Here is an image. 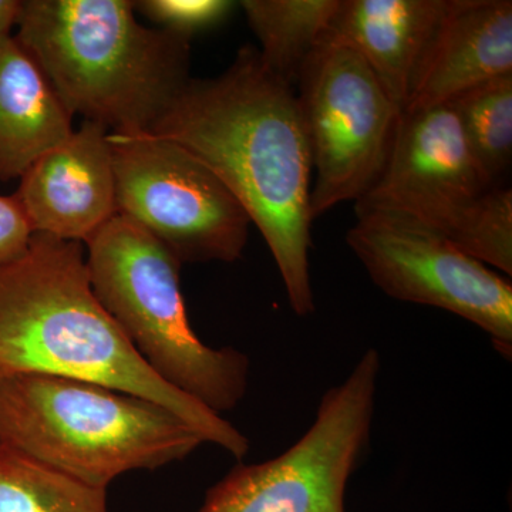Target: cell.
Masks as SVG:
<instances>
[{
	"mask_svg": "<svg viewBox=\"0 0 512 512\" xmlns=\"http://www.w3.org/2000/svg\"><path fill=\"white\" fill-rule=\"evenodd\" d=\"M146 136L180 144L217 175L264 237L295 315L315 312L312 158L296 92L244 46L214 79H191Z\"/></svg>",
	"mask_w": 512,
	"mask_h": 512,
	"instance_id": "1",
	"label": "cell"
},
{
	"mask_svg": "<svg viewBox=\"0 0 512 512\" xmlns=\"http://www.w3.org/2000/svg\"><path fill=\"white\" fill-rule=\"evenodd\" d=\"M22 375L103 384L160 404L204 443L241 461L249 440L220 414L153 372L97 301L80 242L33 234L25 254L0 266V380Z\"/></svg>",
	"mask_w": 512,
	"mask_h": 512,
	"instance_id": "2",
	"label": "cell"
},
{
	"mask_svg": "<svg viewBox=\"0 0 512 512\" xmlns=\"http://www.w3.org/2000/svg\"><path fill=\"white\" fill-rule=\"evenodd\" d=\"M127 0H23L16 39L72 116L146 136L190 82V39L140 25Z\"/></svg>",
	"mask_w": 512,
	"mask_h": 512,
	"instance_id": "3",
	"label": "cell"
},
{
	"mask_svg": "<svg viewBox=\"0 0 512 512\" xmlns=\"http://www.w3.org/2000/svg\"><path fill=\"white\" fill-rule=\"evenodd\" d=\"M0 444L107 490L128 471L184 460L204 440L160 404L103 384L22 375L0 380Z\"/></svg>",
	"mask_w": 512,
	"mask_h": 512,
	"instance_id": "4",
	"label": "cell"
},
{
	"mask_svg": "<svg viewBox=\"0 0 512 512\" xmlns=\"http://www.w3.org/2000/svg\"><path fill=\"white\" fill-rule=\"evenodd\" d=\"M86 245L93 293L144 362L211 412L234 410L247 394L248 356L198 338L181 293L177 256L119 214Z\"/></svg>",
	"mask_w": 512,
	"mask_h": 512,
	"instance_id": "5",
	"label": "cell"
},
{
	"mask_svg": "<svg viewBox=\"0 0 512 512\" xmlns=\"http://www.w3.org/2000/svg\"><path fill=\"white\" fill-rule=\"evenodd\" d=\"M382 360L367 349L320 399L315 420L288 450L239 463L212 485L200 512H346L350 478L372 437Z\"/></svg>",
	"mask_w": 512,
	"mask_h": 512,
	"instance_id": "6",
	"label": "cell"
},
{
	"mask_svg": "<svg viewBox=\"0 0 512 512\" xmlns=\"http://www.w3.org/2000/svg\"><path fill=\"white\" fill-rule=\"evenodd\" d=\"M299 110L311 150L312 218L359 201L376 184L403 111L352 47L323 40L299 74Z\"/></svg>",
	"mask_w": 512,
	"mask_h": 512,
	"instance_id": "7",
	"label": "cell"
},
{
	"mask_svg": "<svg viewBox=\"0 0 512 512\" xmlns=\"http://www.w3.org/2000/svg\"><path fill=\"white\" fill-rule=\"evenodd\" d=\"M116 211L184 262H234L249 220L237 198L200 158L174 141L110 134Z\"/></svg>",
	"mask_w": 512,
	"mask_h": 512,
	"instance_id": "8",
	"label": "cell"
},
{
	"mask_svg": "<svg viewBox=\"0 0 512 512\" xmlns=\"http://www.w3.org/2000/svg\"><path fill=\"white\" fill-rule=\"evenodd\" d=\"M346 242L377 288L407 303L453 313L487 333L512 357V285L494 269L419 222L380 211L356 212Z\"/></svg>",
	"mask_w": 512,
	"mask_h": 512,
	"instance_id": "9",
	"label": "cell"
},
{
	"mask_svg": "<svg viewBox=\"0 0 512 512\" xmlns=\"http://www.w3.org/2000/svg\"><path fill=\"white\" fill-rule=\"evenodd\" d=\"M493 187L444 103L403 111L382 174L355 210L399 215L450 239Z\"/></svg>",
	"mask_w": 512,
	"mask_h": 512,
	"instance_id": "10",
	"label": "cell"
},
{
	"mask_svg": "<svg viewBox=\"0 0 512 512\" xmlns=\"http://www.w3.org/2000/svg\"><path fill=\"white\" fill-rule=\"evenodd\" d=\"M18 198L35 234L87 242L116 211L110 133L84 121L20 177Z\"/></svg>",
	"mask_w": 512,
	"mask_h": 512,
	"instance_id": "11",
	"label": "cell"
},
{
	"mask_svg": "<svg viewBox=\"0 0 512 512\" xmlns=\"http://www.w3.org/2000/svg\"><path fill=\"white\" fill-rule=\"evenodd\" d=\"M511 73V0H446L403 111L439 106Z\"/></svg>",
	"mask_w": 512,
	"mask_h": 512,
	"instance_id": "12",
	"label": "cell"
},
{
	"mask_svg": "<svg viewBox=\"0 0 512 512\" xmlns=\"http://www.w3.org/2000/svg\"><path fill=\"white\" fill-rule=\"evenodd\" d=\"M446 0H339L325 39L352 47L404 110Z\"/></svg>",
	"mask_w": 512,
	"mask_h": 512,
	"instance_id": "13",
	"label": "cell"
},
{
	"mask_svg": "<svg viewBox=\"0 0 512 512\" xmlns=\"http://www.w3.org/2000/svg\"><path fill=\"white\" fill-rule=\"evenodd\" d=\"M72 119L18 39L0 35V181L20 180L72 136Z\"/></svg>",
	"mask_w": 512,
	"mask_h": 512,
	"instance_id": "14",
	"label": "cell"
},
{
	"mask_svg": "<svg viewBox=\"0 0 512 512\" xmlns=\"http://www.w3.org/2000/svg\"><path fill=\"white\" fill-rule=\"evenodd\" d=\"M339 0H244L239 3L259 55L269 69L295 89L303 64L325 39Z\"/></svg>",
	"mask_w": 512,
	"mask_h": 512,
	"instance_id": "15",
	"label": "cell"
},
{
	"mask_svg": "<svg viewBox=\"0 0 512 512\" xmlns=\"http://www.w3.org/2000/svg\"><path fill=\"white\" fill-rule=\"evenodd\" d=\"M0 512H109L107 490L0 444Z\"/></svg>",
	"mask_w": 512,
	"mask_h": 512,
	"instance_id": "16",
	"label": "cell"
},
{
	"mask_svg": "<svg viewBox=\"0 0 512 512\" xmlns=\"http://www.w3.org/2000/svg\"><path fill=\"white\" fill-rule=\"evenodd\" d=\"M447 104L485 178L500 185L512 160V73L464 90Z\"/></svg>",
	"mask_w": 512,
	"mask_h": 512,
	"instance_id": "17",
	"label": "cell"
},
{
	"mask_svg": "<svg viewBox=\"0 0 512 512\" xmlns=\"http://www.w3.org/2000/svg\"><path fill=\"white\" fill-rule=\"evenodd\" d=\"M488 268L512 275V190L495 185L481 195L450 238Z\"/></svg>",
	"mask_w": 512,
	"mask_h": 512,
	"instance_id": "18",
	"label": "cell"
},
{
	"mask_svg": "<svg viewBox=\"0 0 512 512\" xmlns=\"http://www.w3.org/2000/svg\"><path fill=\"white\" fill-rule=\"evenodd\" d=\"M235 8L229 0H141L134 9L160 29L185 39L221 25Z\"/></svg>",
	"mask_w": 512,
	"mask_h": 512,
	"instance_id": "19",
	"label": "cell"
},
{
	"mask_svg": "<svg viewBox=\"0 0 512 512\" xmlns=\"http://www.w3.org/2000/svg\"><path fill=\"white\" fill-rule=\"evenodd\" d=\"M33 234L18 198L0 195V266L25 254Z\"/></svg>",
	"mask_w": 512,
	"mask_h": 512,
	"instance_id": "20",
	"label": "cell"
},
{
	"mask_svg": "<svg viewBox=\"0 0 512 512\" xmlns=\"http://www.w3.org/2000/svg\"><path fill=\"white\" fill-rule=\"evenodd\" d=\"M19 5V0H0V35H6L15 28Z\"/></svg>",
	"mask_w": 512,
	"mask_h": 512,
	"instance_id": "21",
	"label": "cell"
}]
</instances>
